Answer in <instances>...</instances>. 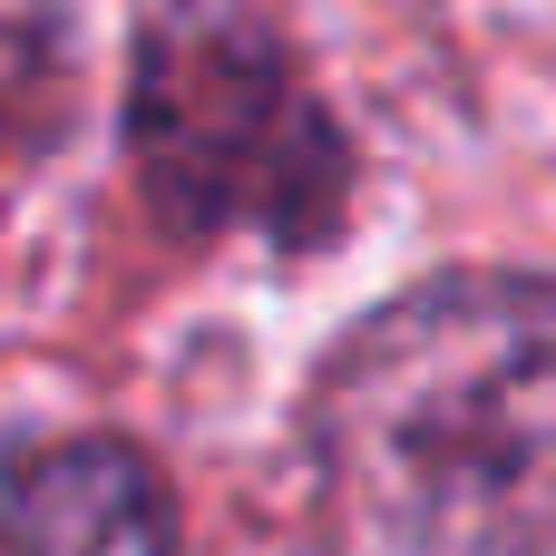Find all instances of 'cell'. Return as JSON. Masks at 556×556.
Listing matches in <instances>:
<instances>
[{
	"mask_svg": "<svg viewBox=\"0 0 556 556\" xmlns=\"http://www.w3.org/2000/svg\"><path fill=\"white\" fill-rule=\"evenodd\" d=\"M342 518L391 556L556 547V283L440 274L381 303L313 391Z\"/></svg>",
	"mask_w": 556,
	"mask_h": 556,
	"instance_id": "1",
	"label": "cell"
},
{
	"mask_svg": "<svg viewBox=\"0 0 556 556\" xmlns=\"http://www.w3.org/2000/svg\"><path fill=\"white\" fill-rule=\"evenodd\" d=\"M127 147L186 235L313 244L342 215V137L254 0H147Z\"/></svg>",
	"mask_w": 556,
	"mask_h": 556,
	"instance_id": "2",
	"label": "cell"
},
{
	"mask_svg": "<svg viewBox=\"0 0 556 556\" xmlns=\"http://www.w3.org/2000/svg\"><path fill=\"white\" fill-rule=\"evenodd\" d=\"M0 556H176V518L127 440H39L0 459Z\"/></svg>",
	"mask_w": 556,
	"mask_h": 556,
	"instance_id": "3",
	"label": "cell"
},
{
	"mask_svg": "<svg viewBox=\"0 0 556 556\" xmlns=\"http://www.w3.org/2000/svg\"><path fill=\"white\" fill-rule=\"evenodd\" d=\"M59 59V0H0V137L39 117Z\"/></svg>",
	"mask_w": 556,
	"mask_h": 556,
	"instance_id": "4",
	"label": "cell"
}]
</instances>
